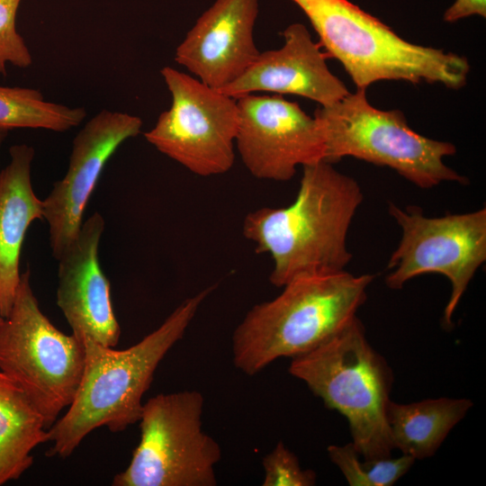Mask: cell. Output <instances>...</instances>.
I'll return each instance as SVG.
<instances>
[{"label":"cell","mask_w":486,"mask_h":486,"mask_svg":"<svg viewBox=\"0 0 486 486\" xmlns=\"http://www.w3.org/2000/svg\"><path fill=\"white\" fill-rule=\"evenodd\" d=\"M374 278L343 270L291 280L277 297L252 307L234 330L236 368L254 375L278 358L319 346L356 317Z\"/></svg>","instance_id":"3957f363"},{"label":"cell","mask_w":486,"mask_h":486,"mask_svg":"<svg viewBox=\"0 0 486 486\" xmlns=\"http://www.w3.org/2000/svg\"><path fill=\"white\" fill-rule=\"evenodd\" d=\"M216 284L179 304L163 323L140 342L116 350L86 339L85 365L68 410L48 429L49 456L68 457L94 429L122 432L140 420L142 397L159 363L184 336Z\"/></svg>","instance_id":"7a4b0ae2"},{"label":"cell","mask_w":486,"mask_h":486,"mask_svg":"<svg viewBox=\"0 0 486 486\" xmlns=\"http://www.w3.org/2000/svg\"><path fill=\"white\" fill-rule=\"evenodd\" d=\"M366 89L357 88L338 102L314 112L325 144L324 161L336 163L345 157L388 166L420 188L443 182L468 183L447 166L444 158L456 152L448 141L418 134L400 111H383L371 105Z\"/></svg>","instance_id":"8992f818"},{"label":"cell","mask_w":486,"mask_h":486,"mask_svg":"<svg viewBox=\"0 0 486 486\" xmlns=\"http://www.w3.org/2000/svg\"><path fill=\"white\" fill-rule=\"evenodd\" d=\"M104 230L102 215L94 212L83 221L76 239L58 260L57 304L72 334L114 347L121 336L110 293V283L98 256Z\"/></svg>","instance_id":"5bb4252c"},{"label":"cell","mask_w":486,"mask_h":486,"mask_svg":"<svg viewBox=\"0 0 486 486\" xmlns=\"http://www.w3.org/2000/svg\"><path fill=\"white\" fill-rule=\"evenodd\" d=\"M83 107L48 102L36 89L0 86V129H43L63 132L86 118Z\"/></svg>","instance_id":"d6986e66"},{"label":"cell","mask_w":486,"mask_h":486,"mask_svg":"<svg viewBox=\"0 0 486 486\" xmlns=\"http://www.w3.org/2000/svg\"><path fill=\"white\" fill-rule=\"evenodd\" d=\"M330 461L340 470L350 486H392L412 467L415 459L400 454L398 457L363 459L353 445H330Z\"/></svg>","instance_id":"ffe728a7"},{"label":"cell","mask_w":486,"mask_h":486,"mask_svg":"<svg viewBox=\"0 0 486 486\" xmlns=\"http://www.w3.org/2000/svg\"><path fill=\"white\" fill-rule=\"evenodd\" d=\"M302 168L292 203L262 207L243 220L244 237L272 257L269 280L276 287L302 275L343 271L352 258L346 237L363 201L360 185L324 160Z\"/></svg>","instance_id":"6da1fadb"},{"label":"cell","mask_w":486,"mask_h":486,"mask_svg":"<svg viewBox=\"0 0 486 486\" xmlns=\"http://www.w3.org/2000/svg\"><path fill=\"white\" fill-rule=\"evenodd\" d=\"M10 160L0 171V315L13 306L20 282V256L30 225L43 218V200L35 194L31 169L34 148L14 145Z\"/></svg>","instance_id":"2e32d148"},{"label":"cell","mask_w":486,"mask_h":486,"mask_svg":"<svg viewBox=\"0 0 486 486\" xmlns=\"http://www.w3.org/2000/svg\"><path fill=\"white\" fill-rule=\"evenodd\" d=\"M8 131L7 130H4V129H0V148L2 147V145L4 144L7 135H8Z\"/></svg>","instance_id":"cb8c5ba5"},{"label":"cell","mask_w":486,"mask_h":486,"mask_svg":"<svg viewBox=\"0 0 486 486\" xmlns=\"http://www.w3.org/2000/svg\"><path fill=\"white\" fill-rule=\"evenodd\" d=\"M48 429L25 393L0 371V486L31 467L32 451L49 442Z\"/></svg>","instance_id":"ac0fdd59"},{"label":"cell","mask_w":486,"mask_h":486,"mask_svg":"<svg viewBox=\"0 0 486 486\" xmlns=\"http://www.w3.org/2000/svg\"><path fill=\"white\" fill-rule=\"evenodd\" d=\"M306 14L328 54L344 67L357 88L380 80L463 87L466 58L400 37L348 0H292Z\"/></svg>","instance_id":"5b68a950"},{"label":"cell","mask_w":486,"mask_h":486,"mask_svg":"<svg viewBox=\"0 0 486 486\" xmlns=\"http://www.w3.org/2000/svg\"><path fill=\"white\" fill-rule=\"evenodd\" d=\"M203 397L197 391L158 394L143 403L140 438L113 486H215L221 457L202 429Z\"/></svg>","instance_id":"ba28073f"},{"label":"cell","mask_w":486,"mask_h":486,"mask_svg":"<svg viewBox=\"0 0 486 486\" xmlns=\"http://www.w3.org/2000/svg\"><path fill=\"white\" fill-rule=\"evenodd\" d=\"M289 373L346 418L351 444L363 459L392 456L386 410L393 374L357 316L319 346L292 358Z\"/></svg>","instance_id":"277c9868"},{"label":"cell","mask_w":486,"mask_h":486,"mask_svg":"<svg viewBox=\"0 0 486 486\" xmlns=\"http://www.w3.org/2000/svg\"><path fill=\"white\" fill-rule=\"evenodd\" d=\"M22 0H0V75H6L10 63L26 68L32 63L24 39L16 30V14Z\"/></svg>","instance_id":"7402d4cb"},{"label":"cell","mask_w":486,"mask_h":486,"mask_svg":"<svg viewBox=\"0 0 486 486\" xmlns=\"http://www.w3.org/2000/svg\"><path fill=\"white\" fill-rule=\"evenodd\" d=\"M239 123L235 147L248 172L258 179L288 181L298 166L324 160L318 121L279 94L237 98Z\"/></svg>","instance_id":"8fae6325"},{"label":"cell","mask_w":486,"mask_h":486,"mask_svg":"<svg viewBox=\"0 0 486 486\" xmlns=\"http://www.w3.org/2000/svg\"><path fill=\"white\" fill-rule=\"evenodd\" d=\"M473 14L486 16V0H455L446 11L444 20L454 22Z\"/></svg>","instance_id":"603a6c76"},{"label":"cell","mask_w":486,"mask_h":486,"mask_svg":"<svg viewBox=\"0 0 486 486\" xmlns=\"http://www.w3.org/2000/svg\"><path fill=\"white\" fill-rule=\"evenodd\" d=\"M473 402L467 398L440 397L419 401H389L387 424L393 449L416 461L433 456Z\"/></svg>","instance_id":"e0dca14e"},{"label":"cell","mask_w":486,"mask_h":486,"mask_svg":"<svg viewBox=\"0 0 486 486\" xmlns=\"http://www.w3.org/2000/svg\"><path fill=\"white\" fill-rule=\"evenodd\" d=\"M85 344L58 329L41 311L30 282L21 274L9 314L0 322V371L41 414L49 428L78 389Z\"/></svg>","instance_id":"52a82bcc"},{"label":"cell","mask_w":486,"mask_h":486,"mask_svg":"<svg viewBox=\"0 0 486 486\" xmlns=\"http://www.w3.org/2000/svg\"><path fill=\"white\" fill-rule=\"evenodd\" d=\"M142 124L136 115L102 110L74 138L68 170L43 200V218L56 259L77 237L86 203L106 162L125 140L140 133Z\"/></svg>","instance_id":"7c38bea8"},{"label":"cell","mask_w":486,"mask_h":486,"mask_svg":"<svg viewBox=\"0 0 486 486\" xmlns=\"http://www.w3.org/2000/svg\"><path fill=\"white\" fill-rule=\"evenodd\" d=\"M259 0H215L176 47L175 60L205 85L222 90L260 53L254 40Z\"/></svg>","instance_id":"4fadbf2b"},{"label":"cell","mask_w":486,"mask_h":486,"mask_svg":"<svg viewBox=\"0 0 486 486\" xmlns=\"http://www.w3.org/2000/svg\"><path fill=\"white\" fill-rule=\"evenodd\" d=\"M3 319H4V318L0 315V322L2 321Z\"/></svg>","instance_id":"d4e9b609"},{"label":"cell","mask_w":486,"mask_h":486,"mask_svg":"<svg viewBox=\"0 0 486 486\" xmlns=\"http://www.w3.org/2000/svg\"><path fill=\"white\" fill-rule=\"evenodd\" d=\"M264 486H312L317 475L302 469L298 457L282 441L263 458Z\"/></svg>","instance_id":"44dd1931"},{"label":"cell","mask_w":486,"mask_h":486,"mask_svg":"<svg viewBox=\"0 0 486 486\" xmlns=\"http://www.w3.org/2000/svg\"><path fill=\"white\" fill-rule=\"evenodd\" d=\"M283 36L281 48L260 52L245 73L220 92L236 99L256 92L296 94L320 106L349 93L331 73L325 54L303 24H290Z\"/></svg>","instance_id":"9a60e30c"},{"label":"cell","mask_w":486,"mask_h":486,"mask_svg":"<svg viewBox=\"0 0 486 486\" xmlns=\"http://www.w3.org/2000/svg\"><path fill=\"white\" fill-rule=\"evenodd\" d=\"M160 72L172 103L144 133L147 141L197 176L230 170L239 123L237 99L174 68Z\"/></svg>","instance_id":"9c48e42d"},{"label":"cell","mask_w":486,"mask_h":486,"mask_svg":"<svg viewBox=\"0 0 486 486\" xmlns=\"http://www.w3.org/2000/svg\"><path fill=\"white\" fill-rule=\"evenodd\" d=\"M390 215L401 230V238L388 263L385 283L399 290L410 279L440 274L451 284L444 322L452 318L478 268L486 260V208L443 217L425 216L418 207L403 211L389 203Z\"/></svg>","instance_id":"30bf717a"}]
</instances>
